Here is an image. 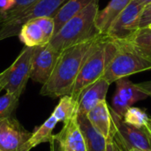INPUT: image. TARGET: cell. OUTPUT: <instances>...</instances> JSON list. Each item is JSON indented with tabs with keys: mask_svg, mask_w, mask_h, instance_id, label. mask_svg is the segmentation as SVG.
I'll return each mask as SVG.
<instances>
[{
	"mask_svg": "<svg viewBox=\"0 0 151 151\" xmlns=\"http://www.w3.org/2000/svg\"><path fill=\"white\" fill-rule=\"evenodd\" d=\"M77 121L84 137L87 151H105L106 139L92 127L87 116L77 114Z\"/></svg>",
	"mask_w": 151,
	"mask_h": 151,
	"instance_id": "obj_16",
	"label": "cell"
},
{
	"mask_svg": "<svg viewBox=\"0 0 151 151\" xmlns=\"http://www.w3.org/2000/svg\"><path fill=\"white\" fill-rule=\"evenodd\" d=\"M34 48L25 46L14 62L7 69L0 73V82L7 93L19 97L23 93L30 79Z\"/></svg>",
	"mask_w": 151,
	"mask_h": 151,
	"instance_id": "obj_6",
	"label": "cell"
},
{
	"mask_svg": "<svg viewBox=\"0 0 151 151\" xmlns=\"http://www.w3.org/2000/svg\"><path fill=\"white\" fill-rule=\"evenodd\" d=\"M136 86L140 90H142L143 93H145L148 96L151 97V81L136 83Z\"/></svg>",
	"mask_w": 151,
	"mask_h": 151,
	"instance_id": "obj_28",
	"label": "cell"
},
{
	"mask_svg": "<svg viewBox=\"0 0 151 151\" xmlns=\"http://www.w3.org/2000/svg\"><path fill=\"white\" fill-rule=\"evenodd\" d=\"M58 119L51 114V116L39 127H37L29 139L30 148L33 149L43 142H50L52 139V131L54 130Z\"/></svg>",
	"mask_w": 151,
	"mask_h": 151,
	"instance_id": "obj_20",
	"label": "cell"
},
{
	"mask_svg": "<svg viewBox=\"0 0 151 151\" xmlns=\"http://www.w3.org/2000/svg\"><path fill=\"white\" fill-rule=\"evenodd\" d=\"M77 111L78 103L72 96H64L60 97V101L52 112V115L58 122L66 123L77 116Z\"/></svg>",
	"mask_w": 151,
	"mask_h": 151,
	"instance_id": "obj_19",
	"label": "cell"
},
{
	"mask_svg": "<svg viewBox=\"0 0 151 151\" xmlns=\"http://www.w3.org/2000/svg\"><path fill=\"white\" fill-rule=\"evenodd\" d=\"M114 127L113 139L120 151H129L132 149L151 151V134L149 131L134 127L122 119L117 112L110 107Z\"/></svg>",
	"mask_w": 151,
	"mask_h": 151,
	"instance_id": "obj_7",
	"label": "cell"
},
{
	"mask_svg": "<svg viewBox=\"0 0 151 151\" xmlns=\"http://www.w3.org/2000/svg\"><path fill=\"white\" fill-rule=\"evenodd\" d=\"M122 119L125 123L134 127L149 131L150 117L146 113V111L142 110L141 108L131 106L125 112V114L122 117Z\"/></svg>",
	"mask_w": 151,
	"mask_h": 151,
	"instance_id": "obj_21",
	"label": "cell"
},
{
	"mask_svg": "<svg viewBox=\"0 0 151 151\" xmlns=\"http://www.w3.org/2000/svg\"><path fill=\"white\" fill-rule=\"evenodd\" d=\"M68 0H38L24 11L0 21V41L18 35L26 22L40 17H54Z\"/></svg>",
	"mask_w": 151,
	"mask_h": 151,
	"instance_id": "obj_5",
	"label": "cell"
},
{
	"mask_svg": "<svg viewBox=\"0 0 151 151\" xmlns=\"http://www.w3.org/2000/svg\"><path fill=\"white\" fill-rule=\"evenodd\" d=\"M132 1L133 0H111L104 9L98 11L96 18V27L102 35H106L113 21Z\"/></svg>",
	"mask_w": 151,
	"mask_h": 151,
	"instance_id": "obj_14",
	"label": "cell"
},
{
	"mask_svg": "<svg viewBox=\"0 0 151 151\" xmlns=\"http://www.w3.org/2000/svg\"><path fill=\"white\" fill-rule=\"evenodd\" d=\"M59 133L62 136L65 150L87 151L84 137L77 121V116L64 123V127Z\"/></svg>",
	"mask_w": 151,
	"mask_h": 151,
	"instance_id": "obj_15",
	"label": "cell"
},
{
	"mask_svg": "<svg viewBox=\"0 0 151 151\" xmlns=\"http://www.w3.org/2000/svg\"><path fill=\"white\" fill-rule=\"evenodd\" d=\"M93 2H98V0H68L65 3L53 17L55 22V33L70 18L85 9Z\"/></svg>",
	"mask_w": 151,
	"mask_h": 151,
	"instance_id": "obj_17",
	"label": "cell"
},
{
	"mask_svg": "<svg viewBox=\"0 0 151 151\" xmlns=\"http://www.w3.org/2000/svg\"><path fill=\"white\" fill-rule=\"evenodd\" d=\"M105 151H120L118 144L113 138L106 140V150Z\"/></svg>",
	"mask_w": 151,
	"mask_h": 151,
	"instance_id": "obj_29",
	"label": "cell"
},
{
	"mask_svg": "<svg viewBox=\"0 0 151 151\" xmlns=\"http://www.w3.org/2000/svg\"><path fill=\"white\" fill-rule=\"evenodd\" d=\"M115 50L114 41L104 35H101L94 42L84 59L69 95L77 103L81 93L88 86L103 77Z\"/></svg>",
	"mask_w": 151,
	"mask_h": 151,
	"instance_id": "obj_3",
	"label": "cell"
},
{
	"mask_svg": "<svg viewBox=\"0 0 151 151\" xmlns=\"http://www.w3.org/2000/svg\"><path fill=\"white\" fill-rule=\"evenodd\" d=\"M149 126H150V130L151 134V118H150V119H149Z\"/></svg>",
	"mask_w": 151,
	"mask_h": 151,
	"instance_id": "obj_31",
	"label": "cell"
},
{
	"mask_svg": "<svg viewBox=\"0 0 151 151\" xmlns=\"http://www.w3.org/2000/svg\"><path fill=\"white\" fill-rule=\"evenodd\" d=\"M97 38L62 50L53 73L48 81L42 85L40 94L52 98L69 96L84 59Z\"/></svg>",
	"mask_w": 151,
	"mask_h": 151,
	"instance_id": "obj_1",
	"label": "cell"
},
{
	"mask_svg": "<svg viewBox=\"0 0 151 151\" xmlns=\"http://www.w3.org/2000/svg\"><path fill=\"white\" fill-rule=\"evenodd\" d=\"M50 151H65L60 133L52 135V139L50 142Z\"/></svg>",
	"mask_w": 151,
	"mask_h": 151,
	"instance_id": "obj_27",
	"label": "cell"
},
{
	"mask_svg": "<svg viewBox=\"0 0 151 151\" xmlns=\"http://www.w3.org/2000/svg\"><path fill=\"white\" fill-rule=\"evenodd\" d=\"M99 11L98 2H93L85 9L70 18L52 36L49 43L57 50L94 40L102 34L96 27Z\"/></svg>",
	"mask_w": 151,
	"mask_h": 151,
	"instance_id": "obj_2",
	"label": "cell"
},
{
	"mask_svg": "<svg viewBox=\"0 0 151 151\" xmlns=\"http://www.w3.org/2000/svg\"><path fill=\"white\" fill-rule=\"evenodd\" d=\"M129 151H146V150H138V149H132Z\"/></svg>",
	"mask_w": 151,
	"mask_h": 151,
	"instance_id": "obj_32",
	"label": "cell"
},
{
	"mask_svg": "<svg viewBox=\"0 0 151 151\" xmlns=\"http://www.w3.org/2000/svg\"><path fill=\"white\" fill-rule=\"evenodd\" d=\"M110 85L104 78L88 86L80 96L78 100L77 114L86 115L99 103L106 100V95Z\"/></svg>",
	"mask_w": 151,
	"mask_h": 151,
	"instance_id": "obj_12",
	"label": "cell"
},
{
	"mask_svg": "<svg viewBox=\"0 0 151 151\" xmlns=\"http://www.w3.org/2000/svg\"><path fill=\"white\" fill-rule=\"evenodd\" d=\"M87 118L92 127L106 140L113 138L114 127L110 111V106L106 100L99 103L88 114Z\"/></svg>",
	"mask_w": 151,
	"mask_h": 151,
	"instance_id": "obj_13",
	"label": "cell"
},
{
	"mask_svg": "<svg viewBox=\"0 0 151 151\" xmlns=\"http://www.w3.org/2000/svg\"><path fill=\"white\" fill-rule=\"evenodd\" d=\"M151 24V3L146 5L142 12L140 19V28L149 27Z\"/></svg>",
	"mask_w": 151,
	"mask_h": 151,
	"instance_id": "obj_26",
	"label": "cell"
},
{
	"mask_svg": "<svg viewBox=\"0 0 151 151\" xmlns=\"http://www.w3.org/2000/svg\"><path fill=\"white\" fill-rule=\"evenodd\" d=\"M3 89H4V88H3V85H2V83L0 82V92H1Z\"/></svg>",
	"mask_w": 151,
	"mask_h": 151,
	"instance_id": "obj_33",
	"label": "cell"
},
{
	"mask_svg": "<svg viewBox=\"0 0 151 151\" xmlns=\"http://www.w3.org/2000/svg\"><path fill=\"white\" fill-rule=\"evenodd\" d=\"M149 96L140 90L136 84L127 77L116 81V90L112 97V109L119 116L123 117L128 108L139 101L145 100Z\"/></svg>",
	"mask_w": 151,
	"mask_h": 151,
	"instance_id": "obj_11",
	"label": "cell"
},
{
	"mask_svg": "<svg viewBox=\"0 0 151 151\" xmlns=\"http://www.w3.org/2000/svg\"><path fill=\"white\" fill-rule=\"evenodd\" d=\"M142 52L151 58V28H139L130 40Z\"/></svg>",
	"mask_w": 151,
	"mask_h": 151,
	"instance_id": "obj_22",
	"label": "cell"
},
{
	"mask_svg": "<svg viewBox=\"0 0 151 151\" xmlns=\"http://www.w3.org/2000/svg\"><path fill=\"white\" fill-rule=\"evenodd\" d=\"M149 27H150V28H151V24L150 25V26H149Z\"/></svg>",
	"mask_w": 151,
	"mask_h": 151,
	"instance_id": "obj_34",
	"label": "cell"
},
{
	"mask_svg": "<svg viewBox=\"0 0 151 151\" xmlns=\"http://www.w3.org/2000/svg\"><path fill=\"white\" fill-rule=\"evenodd\" d=\"M61 51L55 50L49 42L34 48L30 79L42 85L50 79Z\"/></svg>",
	"mask_w": 151,
	"mask_h": 151,
	"instance_id": "obj_10",
	"label": "cell"
},
{
	"mask_svg": "<svg viewBox=\"0 0 151 151\" xmlns=\"http://www.w3.org/2000/svg\"><path fill=\"white\" fill-rule=\"evenodd\" d=\"M12 10L3 15L2 17H0V21L11 17V16H13L22 11H24L25 9H27V7L31 6L32 4H34L35 2H37L38 0H12Z\"/></svg>",
	"mask_w": 151,
	"mask_h": 151,
	"instance_id": "obj_25",
	"label": "cell"
},
{
	"mask_svg": "<svg viewBox=\"0 0 151 151\" xmlns=\"http://www.w3.org/2000/svg\"><path fill=\"white\" fill-rule=\"evenodd\" d=\"M134 1H136L137 3H139V4H143V5H148V4H150L151 3V0H134Z\"/></svg>",
	"mask_w": 151,
	"mask_h": 151,
	"instance_id": "obj_30",
	"label": "cell"
},
{
	"mask_svg": "<svg viewBox=\"0 0 151 151\" xmlns=\"http://www.w3.org/2000/svg\"><path fill=\"white\" fill-rule=\"evenodd\" d=\"M34 19L42 28L46 40L49 42L55 33V22L53 17H40Z\"/></svg>",
	"mask_w": 151,
	"mask_h": 151,
	"instance_id": "obj_24",
	"label": "cell"
},
{
	"mask_svg": "<svg viewBox=\"0 0 151 151\" xmlns=\"http://www.w3.org/2000/svg\"><path fill=\"white\" fill-rule=\"evenodd\" d=\"M0 151H2V150H0Z\"/></svg>",
	"mask_w": 151,
	"mask_h": 151,
	"instance_id": "obj_35",
	"label": "cell"
},
{
	"mask_svg": "<svg viewBox=\"0 0 151 151\" xmlns=\"http://www.w3.org/2000/svg\"><path fill=\"white\" fill-rule=\"evenodd\" d=\"M18 36L19 41L27 47H35L48 43L42 28L35 19L23 24Z\"/></svg>",
	"mask_w": 151,
	"mask_h": 151,
	"instance_id": "obj_18",
	"label": "cell"
},
{
	"mask_svg": "<svg viewBox=\"0 0 151 151\" xmlns=\"http://www.w3.org/2000/svg\"><path fill=\"white\" fill-rule=\"evenodd\" d=\"M145 5L133 0L110 27L106 36L111 40H131L140 28V19Z\"/></svg>",
	"mask_w": 151,
	"mask_h": 151,
	"instance_id": "obj_8",
	"label": "cell"
},
{
	"mask_svg": "<svg viewBox=\"0 0 151 151\" xmlns=\"http://www.w3.org/2000/svg\"><path fill=\"white\" fill-rule=\"evenodd\" d=\"M19 96L7 92L0 96V120L12 117L19 104Z\"/></svg>",
	"mask_w": 151,
	"mask_h": 151,
	"instance_id": "obj_23",
	"label": "cell"
},
{
	"mask_svg": "<svg viewBox=\"0 0 151 151\" xmlns=\"http://www.w3.org/2000/svg\"><path fill=\"white\" fill-rule=\"evenodd\" d=\"M32 133L27 132L12 117L0 120V150L2 151H30L29 139Z\"/></svg>",
	"mask_w": 151,
	"mask_h": 151,
	"instance_id": "obj_9",
	"label": "cell"
},
{
	"mask_svg": "<svg viewBox=\"0 0 151 151\" xmlns=\"http://www.w3.org/2000/svg\"><path fill=\"white\" fill-rule=\"evenodd\" d=\"M113 41L116 50L102 77L109 84L119 79L151 70V58L142 52L130 40Z\"/></svg>",
	"mask_w": 151,
	"mask_h": 151,
	"instance_id": "obj_4",
	"label": "cell"
}]
</instances>
